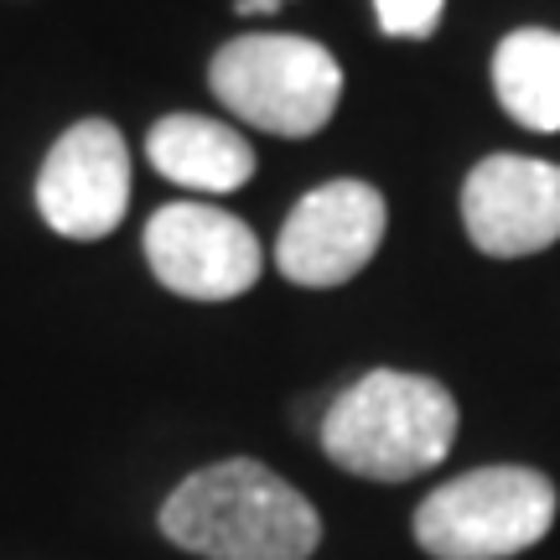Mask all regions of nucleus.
Here are the masks:
<instances>
[{
    "instance_id": "nucleus-1",
    "label": "nucleus",
    "mask_w": 560,
    "mask_h": 560,
    "mask_svg": "<svg viewBox=\"0 0 560 560\" xmlns=\"http://www.w3.org/2000/svg\"><path fill=\"white\" fill-rule=\"evenodd\" d=\"M156 520L177 550L202 560H306L322 545L317 509L249 457L182 478Z\"/></svg>"
},
{
    "instance_id": "nucleus-2",
    "label": "nucleus",
    "mask_w": 560,
    "mask_h": 560,
    "mask_svg": "<svg viewBox=\"0 0 560 560\" xmlns=\"http://www.w3.org/2000/svg\"><path fill=\"white\" fill-rule=\"evenodd\" d=\"M457 400L425 374L374 369L322 410L317 441L327 462L374 482H405L446 462L457 441Z\"/></svg>"
},
{
    "instance_id": "nucleus-3",
    "label": "nucleus",
    "mask_w": 560,
    "mask_h": 560,
    "mask_svg": "<svg viewBox=\"0 0 560 560\" xmlns=\"http://www.w3.org/2000/svg\"><path fill=\"white\" fill-rule=\"evenodd\" d=\"M208 83L234 120L270 130L285 140L317 136L338 115L342 68L312 37L291 32H255L223 42L208 62Z\"/></svg>"
},
{
    "instance_id": "nucleus-4",
    "label": "nucleus",
    "mask_w": 560,
    "mask_h": 560,
    "mask_svg": "<svg viewBox=\"0 0 560 560\" xmlns=\"http://www.w3.org/2000/svg\"><path fill=\"white\" fill-rule=\"evenodd\" d=\"M556 482L535 467H472L416 509V545L436 560H509L556 524Z\"/></svg>"
},
{
    "instance_id": "nucleus-5",
    "label": "nucleus",
    "mask_w": 560,
    "mask_h": 560,
    "mask_svg": "<svg viewBox=\"0 0 560 560\" xmlns=\"http://www.w3.org/2000/svg\"><path fill=\"white\" fill-rule=\"evenodd\" d=\"M384 223H389V208H384L380 187H369L359 177L322 182L280 223V276L291 285H306V291H327V285L353 280L380 255Z\"/></svg>"
},
{
    "instance_id": "nucleus-6",
    "label": "nucleus",
    "mask_w": 560,
    "mask_h": 560,
    "mask_svg": "<svg viewBox=\"0 0 560 560\" xmlns=\"http://www.w3.org/2000/svg\"><path fill=\"white\" fill-rule=\"evenodd\" d=\"M151 276L187 301H234L265 270L255 229L208 202H166L145 223Z\"/></svg>"
},
{
    "instance_id": "nucleus-7",
    "label": "nucleus",
    "mask_w": 560,
    "mask_h": 560,
    "mask_svg": "<svg viewBox=\"0 0 560 560\" xmlns=\"http://www.w3.org/2000/svg\"><path fill=\"white\" fill-rule=\"evenodd\" d=\"M130 208V151L109 120L62 130L37 172V213L62 240H104Z\"/></svg>"
},
{
    "instance_id": "nucleus-8",
    "label": "nucleus",
    "mask_w": 560,
    "mask_h": 560,
    "mask_svg": "<svg viewBox=\"0 0 560 560\" xmlns=\"http://www.w3.org/2000/svg\"><path fill=\"white\" fill-rule=\"evenodd\" d=\"M467 240L493 260H524L560 240V166L535 156L478 161L462 182Z\"/></svg>"
},
{
    "instance_id": "nucleus-9",
    "label": "nucleus",
    "mask_w": 560,
    "mask_h": 560,
    "mask_svg": "<svg viewBox=\"0 0 560 560\" xmlns=\"http://www.w3.org/2000/svg\"><path fill=\"white\" fill-rule=\"evenodd\" d=\"M145 156L166 182L192 192H240L255 177V145L208 115H166L145 136Z\"/></svg>"
},
{
    "instance_id": "nucleus-10",
    "label": "nucleus",
    "mask_w": 560,
    "mask_h": 560,
    "mask_svg": "<svg viewBox=\"0 0 560 560\" xmlns=\"http://www.w3.org/2000/svg\"><path fill=\"white\" fill-rule=\"evenodd\" d=\"M493 94L524 125L556 136L560 130V32L524 26L509 32L493 52Z\"/></svg>"
},
{
    "instance_id": "nucleus-11",
    "label": "nucleus",
    "mask_w": 560,
    "mask_h": 560,
    "mask_svg": "<svg viewBox=\"0 0 560 560\" xmlns=\"http://www.w3.org/2000/svg\"><path fill=\"white\" fill-rule=\"evenodd\" d=\"M441 11H446V0H374L380 32H384V37H400V42L436 37Z\"/></svg>"
},
{
    "instance_id": "nucleus-12",
    "label": "nucleus",
    "mask_w": 560,
    "mask_h": 560,
    "mask_svg": "<svg viewBox=\"0 0 560 560\" xmlns=\"http://www.w3.org/2000/svg\"><path fill=\"white\" fill-rule=\"evenodd\" d=\"M285 0H234V11L240 16H270V11H280Z\"/></svg>"
}]
</instances>
